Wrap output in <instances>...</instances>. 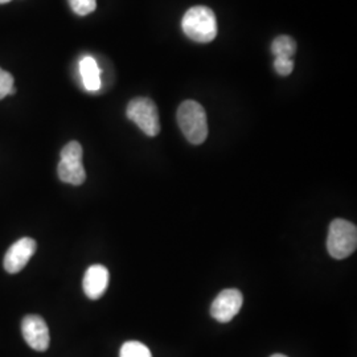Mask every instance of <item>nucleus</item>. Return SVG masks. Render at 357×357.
<instances>
[{
  "mask_svg": "<svg viewBox=\"0 0 357 357\" xmlns=\"http://www.w3.org/2000/svg\"><path fill=\"white\" fill-rule=\"evenodd\" d=\"M183 32L196 43H211L217 36V20L215 13L204 7H192L181 20Z\"/></svg>",
  "mask_w": 357,
  "mask_h": 357,
  "instance_id": "1",
  "label": "nucleus"
},
{
  "mask_svg": "<svg viewBox=\"0 0 357 357\" xmlns=\"http://www.w3.org/2000/svg\"><path fill=\"white\" fill-rule=\"evenodd\" d=\"M178 128L192 144H202L208 137V121L204 107L196 101H185L178 106Z\"/></svg>",
  "mask_w": 357,
  "mask_h": 357,
  "instance_id": "2",
  "label": "nucleus"
},
{
  "mask_svg": "<svg viewBox=\"0 0 357 357\" xmlns=\"http://www.w3.org/2000/svg\"><path fill=\"white\" fill-rule=\"evenodd\" d=\"M357 248V228L355 224L336 218L330 224L327 250L335 259H344Z\"/></svg>",
  "mask_w": 357,
  "mask_h": 357,
  "instance_id": "3",
  "label": "nucleus"
},
{
  "mask_svg": "<svg viewBox=\"0 0 357 357\" xmlns=\"http://www.w3.org/2000/svg\"><path fill=\"white\" fill-rule=\"evenodd\" d=\"M82 146L78 142H69L60 153V163L57 174L61 181L72 185H81L86 178V172L82 165Z\"/></svg>",
  "mask_w": 357,
  "mask_h": 357,
  "instance_id": "4",
  "label": "nucleus"
},
{
  "mask_svg": "<svg viewBox=\"0 0 357 357\" xmlns=\"http://www.w3.org/2000/svg\"><path fill=\"white\" fill-rule=\"evenodd\" d=\"M126 115L147 137H156L160 132L159 112L153 100L146 97L131 100L126 109Z\"/></svg>",
  "mask_w": 357,
  "mask_h": 357,
  "instance_id": "5",
  "label": "nucleus"
},
{
  "mask_svg": "<svg viewBox=\"0 0 357 357\" xmlns=\"http://www.w3.org/2000/svg\"><path fill=\"white\" fill-rule=\"evenodd\" d=\"M243 293L237 289H227L218 294L211 306V315L220 323H228L241 310Z\"/></svg>",
  "mask_w": 357,
  "mask_h": 357,
  "instance_id": "6",
  "label": "nucleus"
},
{
  "mask_svg": "<svg viewBox=\"0 0 357 357\" xmlns=\"http://www.w3.org/2000/svg\"><path fill=\"white\" fill-rule=\"evenodd\" d=\"M22 332L26 344L38 352H44L50 348L51 336L45 323L38 315H26L22 321Z\"/></svg>",
  "mask_w": 357,
  "mask_h": 357,
  "instance_id": "7",
  "label": "nucleus"
},
{
  "mask_svg": "<svg viewBox=\"0 0 357 357\" xmlns=\"http://www.w3.org/2000/svg\"><path fill=\"white\" fill-rule=\"evenodd\" d=\"M36 241L31 237H23L13 243L4 255L3 266L7 273L16 274L26 268V264L36 252Z\"/></svg>",
  "mask_w": 357,
  "mask_h": 357,
  "instance_id": "8",
  "label": "nucleus"
},
{
  "mask_svg": "<svg viewBox=\"0 0 357 357\" xmlns=\"http://www.w3.org/2000/svg\"><path fill=\"white\" fill-rule=\"evenodd\" d=\"M109 280H110V275L107 268L103 265H91L84 275V281H82L84 293L93 301L100 299L107 290Z\"/></svg>",
  "mask_w": 357,
  "mask_h": 357,
  "instance_id": "9",
  "label": "nucleus"
},
{
  "mask_svg": "<svg viewBox=\"0 0 357 357\" xmlns=\"http://www.w3.org/2000/svg\"><path fill=\"white\" fill-rule=\"evenodd\" d=\"M79 75L82 78L84 88L96 93L101 89V69L91 56H85L79 61Z\"/></svg>",
  "mask_w": 357,
  "mask_h": 357,
  "instance_id": "10",
  "label": "nucleus"
},
{
  "mask_svg": "<svg viewBox=\"0 0 357 357\" xmlns=\"http://www.w3.org/2000/svg\"><path fill=\"white\" fill-rule=\"evenodd\" d=\"M296 43L291 36L282 35L277 38H274L271 44V52L275 57H287L291 59L295 52H296Z\"/></svg>",
  "mask_w": 357,
  "mask_h": 357,
  "instance_id": "11",
  "label": "nucleus"
},
{
  "mask_svg": "<svg viewBox=\"0 0 357 357\" xmlns=\"http://www.w3.org/2000/svg\"><path fill=\"white\" fill-rule=\"evenodd\" d=\"M119 357H153V355L147 345L143 344L141 342L131 340L122 345Z\"/></svg>",
  "mask_w": 357,
  "mask_h": 357,
  "instance_id": "12",
  "label": "nucleus"
},
{
  "mask_svg": "<svg viewBox=\"0 0 357 357\" xmlns=\"http://www.w3.org/2000/svg\"><path fill=\"white\" fill-rule=\"evenodd\" d=\"M73 13L79 16H86L97 8V0H68Z\"/></svg>",
  "mask_w": 357,
  "mask_h": 357,
  "instance_id": "13",
  "label": "nucleus"
},
{
  "mask_svg": "<svg viewBox=\"0 0 357 357\" xmlns=\"http://www.w3.org/2000/svg\"><path fill=\"white\" fill-rule=\"evenodd\" d=\"M274 69L280 76H289L291 75L294 70L293 59H287V57H275L274 61Z\"/></svg>",
  "mask_w": 357,
  "mask_h": 357,
  "instance_id": "14",
  "label": "nucleus"
},
{
  "mask_svg": "<svg viewBox=\"0 0 357 357\" xmlns=\"http://www.w3.org/2000/svg\"><path fill=\"white\" fill-rule=\"evenodd\" d=\"M13 88V77L11 76V73H8L0 68V100L10 96Z\"/></svg>",
  "mask_w": 357,
  "mask_h": 357,
  "instance_id": "15",
  "label": "nucleus"
},
{
  "mask_svg": "<svg viewBox=\"0 0 357 357\" xmlns=\"http://www.w3.org/2000/svg\"><path fill=\"white\" fill-rule=\"evenodd\" d=\"M11 0H0V4H6V3H10Z\"/></svg>",
  "mask_w": 357,
  "mask_h": 357,
  "instance_id": "16",
  "label": "nucleus"
},
{
  "mask_svg": "<svg viewBox=\"0 0 357 357\" xmlns=\"http://www.w3.org/2000/svg\"><path fill=\"white\" fill-rule=\"evenodd\" d=\"M271 357H287L284 356V355H281V354H275V355H273Z\"/></svg>",
  "mask_w": 357,
  "mask_h": 357,
  "instance_id": "17",
  "label": "nucleus"
}]
</instances>
